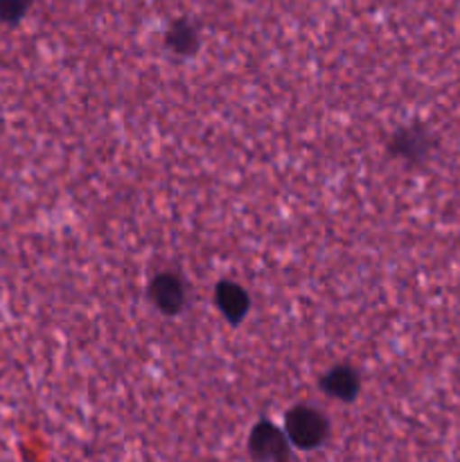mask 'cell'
<instances>
[{"instance_id":"1","label":"cell","mask_w":460,"mask_h":462,"mask_svg":"<svg viewBox=\"0 0 460 462\" xmlns=\"http://www.w3.org/2000/svg\"><path fill=\"white\" fill-rule=\"evenodd\" d=\"M284 433L291 447L302 451H314L329 438V420L314 406H293L284 415Z\"/></svg>"},{"instance_id":"2","label":"cell","mask_w":460,"mask_h":462,"mask_svg":"<svg viewBox=\"0 0 460 462\" xmlns=\"http://www.w3.org/2000/svg\"><path fill=\"white\" fill-rule=\"evenodd\" d=\"M291 449L284 429L275 427L269 420H262L251 429L248 456L253 462H291Z\"/></svg>"},{"instance_id":"3","label":"cell","mask_w":460,"mask_h":462,"mask_svg":"<svg viewBox=\"0 0 460 462\" xmlns=\"http://www.w3.org/2000/svg\"><path fill=\"white\" fill-rule=\"evenodd\" d=\"M149 298H152L153 307L167 316H176L183 311L185 302H188V289L180 275L170 273H158L156 278L149 284Z\"/></svg>"},{"instance_id":"4","label":"cell","mask_w":460,"mask_h":462,"mask_svg":"<svg viewBox=\"0 0 460 462\" xmlns=\"http://www.w3.org/2000/svg\"><path fill=\"white\" fill-rule=\"evenodd\" d=\"M320 391L338 402H354L361 393V374L350 365H334L320 377Z\"/></svg>"},{"instance_id":"5","label":"cell","mask_w":460,"mask_h":462,"mask_svg":"<svg viewBox=\"0 0 460 462\" xmlns=\"http://www.w3.org/2000/svg\"><path fill=\"white\" fill-rule=\"evenodd\" d=\"M428 134L422 129V126H406V129H400L391 138L388 147H391V153L400 161L415 162L419 158H424L428 153Z\"/></svg>"},{"instance_id":"6","label":"cell","mask_w":460,"mask_h":462,"mask_svg":"<svg viewBox=\"0 0 460 462\" xmlns=\"http://www.w3.org/2000/svg\"><path fill=\"white\" fill-rule=\"evenodd\" d=\"M215 302L221 314H224V319L233 325L242 323L244 316L251 310L248 293L237 282H228V280L219 282V287L215 289Z\"/></svg>"},{"instance_id":"7","label":"cell","mask_w":460,"mask_h":462,"mask_svg":"<svg viewBox=\"0 0 460 462\" xmlns=\"http://www.w3.org/2000/svg\"><path fill=\"white\" fill-rule=\"evenodd\" d=\"M167 45L174 54H180V57H189V54L197 52L198 48V34L189 23L179 21L170 27L167 32Z\"/></svg>"},{"instance_id":"8","label":"cell","mask_w":460,"mask_h":462,"mask_svg":"<svg viewBox=\"0 0 460 462\" xmlns=\"http://www.w3.org/2000/svg\"><path fill=\"white\" fill-rule=\"evenodd\" d=\"M32 0H0V23L5 25H16L30 12Z\"/></svg>"}]
</instances>
